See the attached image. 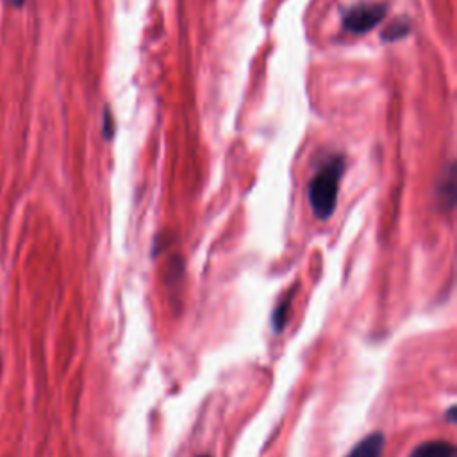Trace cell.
Listing matches in <instances>:
<instances>
[{"label": "cell", "instance_id": "obj_1", "mask_svg": "<svg viewBox=\"0 0 457 457\" xmlns=\"http://www.w3.org/2000/svg\"><path fill=\"white\" fill-rule=\"evenodd\" d=\"M343 171L345 157L341 154H336L323 162V166L314 173L309 182V205L312 209V214L320 221H325L334 214Z\"/></svg>", "mask_w": 457, "mask_h": 457}, {"label": "cell", "instance_id": "obj_2", "mask_svg": "<svg viewBox=\"0 0 457 457\" xmlns=\"http://www.w3.org/2000/svg\"><path fill=\"white\" fill-rule=\"evenodd\" d=\"M386 12L387 5L382 2H361L345 12L343 27L352 34H366L382 23Z\"/></svg>", "mask_w": 457, "mask_h": 457}, {"label": "cell", "instance_id": "obj_3", "mask_svg": "<svg viewBox=\"0 0 457 457\" xmlns=\"http://www.w3.org/2000/svg\"><path fill=\"white\" fill-rule=\"evenodd\" d=\"M386 446V437L382 432H371L366 437H362L346 457H382Z\"/></svg>", "mask_w": 457, "mask_h": 457}, {"label": "cell", "instance_id": "obj_4", "mask_svg": "<svg viewBox=\"0 0 457 457\" xmlns=\"http://www.w3.org/2000/svg\"><path fill=\"white\" fill-rule=\"evenodd\" d=\"M409 457H455V446L448 441H427L418 445Z\"/></svg>", "mask_w": 457, "mask_h": 457}, {"label": "cell", "instance_id": "obj_5", "mask_svg": "<svg viewBox=\"0 0 457 457\" xmlns=\"http://www.w3.org/2000/svg\"><path fill=\"white\" fill-rule=\"evenodd\" d=\"M437 200L445 209H452L455 204V170L453 164L448 166L446 175L437 186Z\"/></svg>", "mask_w": 457, "mask_h": 457}, {"label": "cell", "instance_id": "obj_6", "mask_svg": "<svg viewBox=\"0 0 457 457\" xmlns=\"http://www.w3.org/2000/svg\"><path fill=\"white\" fill-rule=\"evenodd\" d=\"M411 29H412V25H411L409 18H398L386 27V30L382 32V39L396 41L400 37H405L411 32Z\"/></svg>", "mask_w": 457, "mask_h": 457}, {"label": "cell", "instance_id": "obj_7", "mask_svg": "<svg viewBox=\"0 0 457 457\" xmlns=\"http://www.w3.org/2000/svg\"><path fill=\"white\" fill-rule=\"evenodd\" d=\"M291 300H293V293L287 295V298H284L273 311V316H271V325L275 328V332H282L286 323H287V316H289V311H291Z\"/></svg>", "mask_w": 457, "mask_h": 457}, {"label": "cell", "instance_id": "obj_8", "mask_svg": "<svg viewBox=\"0 0 457 457\" xmlns=\"http://www.w3.org/2000/svg\"><path fill=\"white\" fill-rule=\"evenodd\" d=\"M102 129H104V137L107 141L112 139V136H114V118H112V114L109 112L107 107H105L104 116H102Z\"/></svg>", "mask_w": 457, "mask_h": 457}, {"label": "cell", "instance_id": "obj_9", "mask_svg": "<svg viewBox=\"0 0 457 457\" xmlns=\"http://www.w3.org/2000/svg\"><path fill=\"white\" fill-rule=\"evenodd\" d=\"M455 411H457V407H455V405H450V409L446 411V418H448V421H450V423H453V421H455Z\"/></svg>", "mask_w": 457, "mask_h": 457}, {"label": "cell", "instance_id": "obj_10", "mask_svg": "<svg viewBox=\"0 0 457 457\" xmlns=\"http://www.w3.org/2000/svg\"><path fill=\"white\" fill-rule=\"evenodd\" d=\"M5 4H9L12 7H21L25 4V0H5Z\"/></svg>", "mask_w": 457, "mask_h": 457}, {"label": "cell", "instance_id": "obj_11", "mask_svg": "<svg viewBox=\"0 0 457 457\" xmlns=\"http://www.w3.org/2000/svg\"><path fill=\"white\" fill-rule=\"evenodd\" d=\"M200 457H209V455H200Z\"/></svg>", "mask_w": 457, "mask_h": 457}]
</instances>
